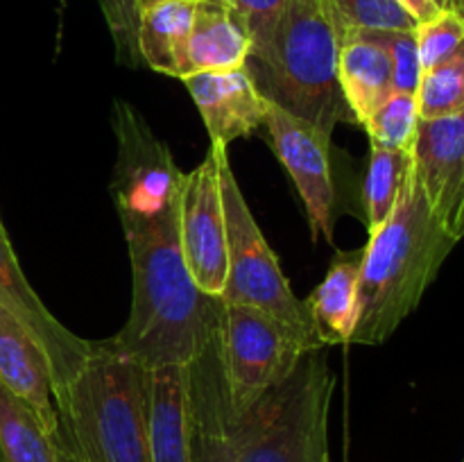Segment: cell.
Instances as JSON below:
<instances>
[{"label": "cell", "instance_id": "cb8c5ba5", "mask_svg": "<svg viewBox=\"0 0 464 462\" xmlns=\"http://www.w3.org/2000/svg\"><path fill=\"white\" fill-rule=\"evenodd\" d=\"M417 125H420L417 98L397 91L362 122L374 148L397 149V152H412Z\"/></svg>", "mask_w": 464, "mask_h": 462}, {"label": "cell", "instance_id": "d6a6232c", "mask_svg": "<svg viewBox=\"0 0 464 462\" xmlns=\"http://www.w3.org/2000/svg\"><path fill=\"white\" fill-rule=\"evenodd\" d=\"M462 462H464V460H462Z\"/></svg>", "mask_w": 464, "mask_h": 462}, {"label": "cell", "instance_id": "7a4b0ae2", "mask_svg": "<svg viewBox=\"0 0 464 462\" xmlns=\"http://www.w3.org/2000/svg\"><path fill=\"white\" fill-rule=\"evenodd\" d=\"M458 240L430 211L411 170L397 207L370 231L358 281L356 326L349 342L383 344L420 306Z\"/></svg>", "mask_w": 464, "mask_h": 462}, {"label": "cell", "instance_id": "52a82bcc", "mask_svg": "<svg viewBox=\"0 0 464 462\" xmlns=\"http://www.w3.org/2000/svg\"><path fill=\"white\" fill-rule=\"evenodd\" d=\"M222 302V299H220ZM220 349L236 415L284 383L311 349L267 313L240 303L220 306Z\"/></svg>", "mask_w": 464, "mask_h": 462}, {"label": "cell", "instance_id": "603a6c76", "mask_svg": "<svg viewBox=\"0 0 464 462\" xmlns=\"http://www.w3.org/2000/svg\"><path fill=\"white\" fill-rule=\"evenodd\" d=\"M420 120L453 116L464 109V41L460 48L430 71L421 72L417 89Z\"/></svg>", "mask_w": 464, "mask_h": 462}, {"label": "cell", "instance_id": "4fadbf2b", "mask_svg": "<svg viewBox=\"0 0 464 462\" xmlns=\"http://www.w3.org/2000/svg\"><path fill=\"white\" fill-rule=\"evenodd\" d=\"M412 172L440 225L464 238V109L420 120L412 143Z\"/></svg>", "mask_w": 464, "mask_h": 462}, {"label": "cell", "instance_id": "f546056e", "mask_svg": "<svg viewBox=\"0 0 464 462\" xmlns=\"http://www.w3.org/2000/svg\"><path fill=\"white\" fill-rule=\"evenodd\" d=\"M397 3L401 5L412 18H415L417 25H420V23L430 21V18L438 16V14L442 12V9L435 5V0H397Z\"/></svg>", "mask_w": 464, "mask_h": 462}, {"label": "cell", "instance_id": "9a60e30c", "mask_svg": "<svg viewBox=\"0 0 464 462\" xmlns=\"http://www.w3.org/2000/svg\"><path fill=\"white\" fill-rule=\"evenodd\" d=\"M148 421L152 462H193L188 365L148 370Z\"/></svg>", "mask_w": 464, "mask_h": 462}, {"label": "cell", "instance_id": "ba28073f", "mask_svg": "<svg viewBox=\"0 0 464 462\" xmlns=\"http://www.w3.org/2000/svg\"><path fill=\"white\" fill-rule=\"evenodd\" d=\"M113 130L118 136V163L111 195L118 216L152 217L179 204L184 172L143 116L127 102H116Z\"/></svg>", "mask_w": 464, "mask_h": 462}, {"label": "cell", "instance_id": "5b68a950", "mask_svg": "<svg viewBox=\"0 0 464 462\" xmlns=\"http://www.w3.org/2000/svg\"><path fill=\"white\" fill-rule=\"evenodd\" d=\"M335 376L324 349H311L284 383L234 417L238 462H329Z\"/></svg>", "mask_w": 464, "mask_h": 462}, {"label": "cell", "instance_id": "7c38bea8", "mask_svg": "<svg viewBox=\"0 0 464 462\" xmlns=\"http://www.w3.org/2000/svg\"><path fill=\"white\" fill-rule=\"evenodd\" d=\"M220 297L198 353L188 362L193 462H238L234 442V406L220 349Z\"/></svg>", "mask_w": 464, "mask_h": 462}, {"label": "cell", "instance_id": "30bf717a", "mask_svg": "<svg viewBox=\"0 0 464 462\" xmlns=\"http://www.w3.org/2000/svg\"><path fill=\"white\" fill-rule=\"evenodd\" d=\"M263 125L281 166L290 172L311 222L313 240H334L335 188L331 179V134L270 102Z\"/></svg>", "mask_w": 464, "mask_h": 462}, {"label": "cell", "instance_id": "9c48e42d", "mask_svg": "<svg viewBox=\"0 0 464 462\" xmlns=\"http://www.w3.org/2000/svg\"><path fill=\"white\" fill-rule=\"evenodd\" d=\"M211 143L207 159L184 172L179 193V238L195 285L208 297H220L227 284V220L220 190V154Z\"/></svg>", "mask_w": 464, "mask_h": 462}, {"label": "cell", "instance_id": "6da1fadb", "mask_svg": "<svg viewBox=\"0 0 464 462\" xmlns=\"http://www.w3.org/2000/svg\"><path fill=\"white\" fill-rule=\"evenodd\" d=\"M121 225L131 263V311L104 344L145 370L188 365L218 297L204 294L186 265L179 204L152 217H121Z\"/></svg>", "mask_w": 464, "mask_h": 462}, {"label": "cell", "instance_id": "44dd1931", "mask_svg": "<svg viewBox=\"0 0 464 462\" xmlns=\"http://www.w3.org/2000/svg\"><path fill=\"white\" fill-rule=\"evenodd\" d=\"M0 462H59L57 438L0 383Z\"/></svg>", "mask_w": 464, "mask_h": 462}, {"label": "cell", "instance_id": "83f0119b", "mask_svg": "<svg viewBox=\"0 0 464 462\" xmlns=\"http://www.w3.org/2000/svg\"><path fill=\"white\" fill-rule=\"evenodd\" d=\"M376 39L388 48L392 59L394 91L397 93L417 95L421 82V62L417 50L415 32H394V30H372Z\"/></svg>", "mask_w": 464, "mask_h": 462}, {"label": "cell", "instance_id": "3957f363", "mask_svg": "<svg viewBox=\"0 0 464 462\" xmlns=\"http://www.w3.org/2000/svg\"><path fill=\"white\" fill-rule=\"evenodd\" d=\"M54 406V438L72 462H152L148 370L104 342H93Z\"/></svg>", "mask_w": 464, "mask_h": 462}, {"label": "cell", "instance_id": "8fae6325", "mask_svg": "<svg viewBox=\"0 0 464 462\" xmlns=\"http://www.w3.org/2000/svg\"><path fill=\"white\" fill-rule=\"evenodd\" d=\"M0 308H5L45 353L53 374V394L57 399L84 367L93 342L66 329L45 308L18 265L3 222H0Z\"/></svg>", "mask_w": 464, "mask_h": 462}, {"label": "cell", "instance_id": "ac0fdd59", "mask_svg": "<svg viewBox=\"0 0 464 462\" xmlns=\"http://www.w3.org/2000/svg\"><path fill=\"white\" fill-rule=\"evenodd\" d=\"M195 9L198 0L140 3L136 50L152 71L184 80Z\"/></svg>", "mask_w": 464, "mask_h": 462}, {"label": "cell", "instance_id": "ffe728a7", "mask_svg": "<svg viewBox=\"0 0 464 462\" xmlns=\"http://www.w3.org/2000/svg\"><path fill=\"white\" fill-rule=\"evenodd\" d=\"M361 261L362 249L352 254H338L322 284L306 299L311 320L324 347L352 340L358 313Z\"/></svg>", "mask_w": 464, "mask_h": 462}, {"label": "cell", "instance_id": "d6986e66", "mask_svg": "<svg viewBox=\"0 0 464 462\" xmlns=\"http://www.w3.org/2000/svg\"><path fill=\"white\" fill-rule=\"evenodd\" d=\"M249 50L252 43L247 32L225 5L198 3L186 53V77L193 72L243 68Z\"/></svg>", "mask_w": 464, "mask_h": 462}, {"label": "cell", "instance_id": "8992f818", "mask_svg": "<svg viewBox=\"0 0 464 462\" xmlns=\"http://www.w3.org/2000/svg\"><path fill=\"white\" fill-rule=\"evenodd\" d=\"M220 190L227 220V284L220 299L258 308L293 331L308 349H324L306 302L293 293L279 258L245 202L227 149L220 154Z\"/></svg>", "mask_w": 464, "mask_h": 462}, {"label": "cell", "instance_id": "5bb4252c", "mask_svg": "<svg viewBox=\"0 0 464 462\" xmlns=\"http://www.w3.org/2000/svg\"><path fill=\"white\" fill-rule=\"evenodd\" d=\"M202 113L211 143L229 145L266 122L270 100L256 89L247 68L193 72L181 80Z\"/></svg>", "mask_w": 464, "mask_h": 462}, {"label": "cell", "instance_id": "484cf974", "mask_svg": "<svg viewBox=\"0 0 464 462\" xmlns=\"http://www.w3.org/2000/svg\"><path fill=\"white\" fill-rule=\"evenodd\" d=\"M421 72L430 71L451 57L464 41V18L453 12H440L415 30Z\"/></svg>", "mask_w": 464, "mask_h": 462}, {"label": "cell", "instance_id": "2e32d148", "mask_svg": "<svg viewBox=\"0 0 464 462\" xmlns=\"http://www.w3.org/2000/svg\"><path fill=\"white\" fill-rule=\"evenodd\" d=\"M0 383L23 399L41 424L57 435L59 417L48 358L5 308H0Z\"/></svg>", "mask_w": 464, "mask_h": 462}, {"label": "cell", "instance_id": "d4e9b609", "mask_svg": "<svg viewBox=\"0 0 464 462\" xmlns=\"http://www.w3.org/2000/svg\"><path fill=\"white\" fill-rule=\"evenodd\" d=\"M343 25L344 36L349 32L394 30L415 32L417 21L397 0H329Z\"/></svg>", "mask_w": 464, "mask_h": 462}, {"label": "cell", "instance_id": "e0dca14e", "mask_svg": "<svg viewBox=\"0 0 464 462\" xmlns=\"http://www.w3.org/2000/svg\"><path fill=\"white\" fill-rule=\"evenodd\" d=\"M343 100L353 122H365L394 93L392 59L374 32H349L338 62Z\"/></svg>", "mask_w": 464, "mask_h": 462}, {"label": "cell", "instance_id": "4316f807", "mask_svg": "<svg viewBox=\"0 0 464 462\" xmlns=\"http://www.w3.org/2000/svg\"><path fill=\"white\" fill-rule=\"evenodd\" d=\"M285 5L288 0H227L225 7L247 32L249 43H252L249 54L263 53L270 45Z\"/></svg>", "mask_w": 464, "mask_h": 462}, {"label": "cell", "instance_id": "f1b7e54d", "mask_svg": "<svg viewBox=\"0 0 464 462\" xmlns=\"http://www.w3.org/2000/svg\"><path fill=\"white\" fill-rule=\"evenodd\" d=\"M104 16L113 32L121 57L134 63L139 57L136 50V27H139V0H102Z\"/></svg>", "mask_w": 464, "mask_h": 462}, {"label": "cell", "instance_id": "277c9868", "mask_svg": "<svg viewBox=\"0 0 464 462\" xmlns=\"http://www.w3.org/2000/svg\"><path fill=\"white\" fill-rule=\"evenodd\" d=\"M343 41L329 0H288L270 45L245 68L272 104L334 134L340 120H353L338 82Z\"/></svg>", "mask_w": 464, "mask_h": 462}, {"label": "cell", "instance_id": "7402d4cb", "mask_svg": "<svg viewBox=\"0 0 464 462\" xmlns=\"http://www.w3.org/2000/svg\"><path fill=\"white\" fill-rule=\"evenodd\" d=\"M412 170V152H397L372 145L365 177V216L370 231L379 229L397 207L408 175Z\"/></svg>", "mask_w": 464, "mask_h": 462}, {"label": "cell", "instance_id": "4dcf8cb0", "mask_svg": "<svg viewBox=\"0 0 464 462\" xmlns=\"http://www.w3.org/2000/svg\"><path fill=\"white\" fill-rule=\"evenodd\" d=\"M435 5H438L442 12H453L464 18V0H435Z\"/></svg>", "mask_w": 464, "mask_h": 462}, {"label": "cell", "instance_id": "1f68e13d", "mask_svg": "<svg viewBox=\"0 0 464 462\" xmlns=\"http://www.w3.org/2000/svg\"><path fill=\"white\" fill-rule=\"evenodd\" d=\"M57 448H59V462H72V460H71V456H68V453L63 451V448L59 447V444H57Z\"/></svg>", "mask_w": 464, "mask_h": 462}]
</instances>
